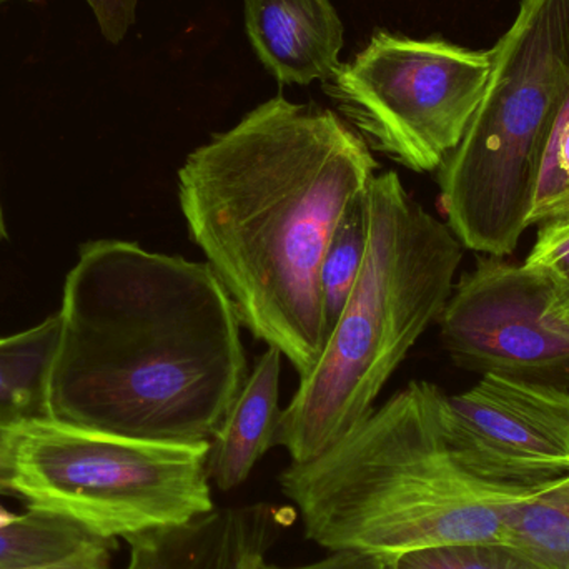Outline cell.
<instances>
[{"label":"cell","instance_id":"7a4b0ae2","mask_svg":"<svg viewBox=\"0 0 569 569\" xmlns=\"http://www.w3.org/2000/svg\"><path fill=\"white\" fill-rule=\"evenodd\" d=\"M59 317L49 411L60 423L203 443L249 377L242 321L206 262L126 240L86 243Z\"/></svg>","mask_w":569,"mask_h":569},{"label":"cell","instance_id":"ba28073f","mask_svg":"<svg viewBox=\"0 0 569 569\" xmlns=\"http://www.w3.org/2000/svg\"><path fill=\"white\" fill-rule=\"evenodd\" d=\"M438 321L445 348L467 370L525 378L569 367V318L557 282L530 263L478 260Z\"/></svg>","mask_w":569,"mask_h":569},{"label":"cell","instance_id":"7402d4cb","mask_svg":"<svg viewBox=\"0 0 569 569\" xmlns=\"http://www.w3.org/2000/svg\"><path fill=\"white\" fill-rule=\"evenodd\" d=\"M557 300L558 305H560L561 311L569 318V282H563V280H557Z\"/></svg>","mask_w":569,"mask_h":569},{"label":"cell","instance_id":"3957f363","mask_svg":"<svg viewBox=\"0 0 569 569\" xmlns=\"http://www.w3.org/2000/svg\"><path fill=\"white\" fill-rule=\"evenodd\" d=\"M443 395L430 381H411L330 450L284 468L280 488L307 540L387 563L503 541L508 510L535 487L490 483L461 463L441 425Z\"/></svg>","mask_w":569,"mask_h":569},{"label":"cell","instance_id":"5b68a950","mask_svg":"<svg viewBox=\"0 0 569 569\" xmlns=\"http://www.w3.org/2000/svg\"><path fill=\"white\" fill-rule=\"evenodd\" d=\"M490 53L483 99L438 183L461 246L501 259L530 227L545 153L569 103V0H521Z\"/></svg>","mask_w":569,"mask_h":569},{"label":"cell","instance_id":"ffe728a7","mask_svg":"<svg viewBox=\"0 0 569 569\" xmlns=\"http://www.w3.org/2000/svg\"><path fill=\"white\" fill-rule=\"evenodd\" d=\"M387 561L371 555L357 553V551H333L330 557L317 563L305 567L284 568L279 565L267 563L266 560L257 569H387Z\"/></svg>","mask_w":569,"mask_h":569},{"label":"cell","instance_id":"d4e9b609","mask_svg":"<svg viewBox=\"0 0 569 569\" xmlns=\"http://www.w3.org/2000/svg\"><path fill=\"white\" fill-rule=\"evenodd\" d=\"M387 569H407V568L400 567V565H398V563H388Z\"/></svg>","mask_w":569,"mask_h":569},{"label":"cell","instance_id":"277c9868","mask_svg":"<svg viewBox=\"0 0 569 569\" xmlns=\"http://www.w3.org/2000/svg\"><path fill=\"white\" fill-rule=\"evenodd\" d=\"M363 266L317 367L280 417L276 445L291 463L330 450L373 411L388 378L440 318L463 246L405 190L397 172L367 187Z\"/></svg>","mask_w":569,"mask_h":569},{"label":"cell","instance_id":"9c48e42d","mask_svg":"<svg viewBox=\"0 0 569 569\" xmlns=\"http://www.w3.org/2000/svg\"><path fill=\"white\" fill-rule=\"evenodd\" d=\"M445 437L477 477L538 487L569 473V391L528 378L485 373L465 393L443 395Z\"/></svg>","mask_w":569,"mask_h":569},{"label":"cell","instance_id":"30bf717a","mask_svg":"<svg viewBox=\"0 0 569 569\" xmlns=\"http://www.w3.org/2000/svg\"><path fill=\"white\" fill-rule=\"evenodd\" d=\"M293 518L291 508L270 503L220 508L129 538L126 569H257Z\"/></svg>","mask_w":569,"mask_h":569},{"label":"cell","instance_id":"603a6c76","mask_svg":"<svg viewBox=\"0 0 569 569\" xmlns=\"http://www.w3.org/2000/svg\"><path fill=\"white\" fill-rule=\"evenodd\" d=\"M17 515L9 513L6 508L0 507V528L7 527L16 520Z\"/></svg>","mask_w":569,"mask_h":569},{"label":"cell","instance_id":"e0dca14e","mask_svg":"<svg viewBox=\"0 0 569 569\" xmlns=\"http://www.w3.org/2000/svg\"><path fill=\"white\" fill-rule=\"evenodd\" d=\"M407 569H548L510 545H453L431 548L393 561Z\"/></svg>","mask_w":569,"mask_h":569},{"label":"cell","instance_id":"6da1fadb","mask_svg":"<svg viewBox=\"0 0 569 569\" xmlns=\"http://www.w3.org/2000/svg\"><path fill=\"white\" fill-rule=\"evenodd\" d=\"M378 162L330 109L282 93L189 153L180 209L243 327L305 378L328 330L321 266L335 229Z\"/></svg>","mask_w":569,"mask_h":569},{"label":"cell","instance_id":"44dd1931","mask_svg":"<svg viewBox=\"0 0 569 569\" xmlns=\"http://www.w3.org/2000/svg\"><path fill=\"white\" fill-rule=\"evenodd\" d=\"M113 550H116V543L106 545V547L89 551V553L82 555V557L76 558V560L66 561V563L57 565V567L43 569H113Z\"/></svg>","mask_w":569,"mask_h":569},{"label":"cell","instance_id":"d6986e66","mask_svg":"<svg viewBox=\"0 0 569 569\" xmlns=\"http://www.w3.org/2000/svg\"><path fill=\"white\" fill-rule=\"evenodd\" d=\"M86 3L107 42H122L136 23L139 0H86Z\"/></svg>","mask_w":569,"mask_h":569},{"label":"cell","instance_id":"2e32d148","mask_svg":"<svg viewBox=\"0 0 569 569\" xmlns=\"http://www.w3.org/2000/svg\"><path fill=\"white\" fill-rule=\"evenodd\" d=\"M365 196L355 200L341 217L321 266V293L328 330L340 317L363 266L368 243V216Z\"/></svg>","mask_w":569,"mask_h":569},{"label":"cell","instance_id":"7c38bea8","mask_svg":"<svg viewBox=\"0 0 569 569\" xmlns=\"http://www.w3.org/2000/svg\"><path fill=\"white\" fill-rule=\"evenodd\" d=\"M282 357L277 348H269L259 358L210 440L207 471L210 483L220 491H232L246 483L260 458L276 445L282 417L279 405Z\"/></svg>","mask_w":569,"mask_h":569},{"label":"cell","instance_id":"52a82bcc","mask_svg":"<svg viewBox=\"0 0 569 569\" xmlns=\"http://www.w3.org/2000/svg\"><path fill=\"white\" fill-rule=\"evenodd\" d=\"M490 73V50L377 30L327 92L371 150L433 172L460 146Z\"/></svg>","mask_w":569,"mask_h":569},{"label":"cell","instance_id":"ac0fdd59","mask_svg":"<svg viewBox=\"0 0 569 569\" xmlns=\"http://www.w3.org/2000/svg\"><path fill=\"white\" fill-rule=\"evenodd\" d=\"M525 262L569 282V219L541 226L535 249Z\"/></svg>","mask_w":569,"mask_h":569},{"label":"cell","instance_id":"4fadbf2b","mask_svg":"<svg viewBox=\"0 0 569 569\" xmlns=\"http://www.w3.org/2000/svg\"><path fill=\"white\" fill-rule=\"evenodd\" d=\"M60 335L59 313L0 338V495L10 490V450L23 425L50 418L49 378Z\"/></svg>","mask_w":569,"mask_h":569},{"label":"cell","instance_id":"8992f818","mask_svg":"<svg viewBox=\"0 0 569 569\" xmlns=\"http://www.w3.org/2000/svg\"><path fill=\"white\" fill-rule=\"evenodd\" d=\"M210 441L157 443L52 418L23 425L10 450V490L107 540L182 527L216 510Z\"/></svg>","mask_w":569,"mask_h":569},{"label":"cell","instance_id":"8fae6325","mask_svg":"<svg viewBox=\"0 0 569 569\" xmlns=\"http://www.w3.org/2000/svg\"><path fill=\"white\" fill-rule=\"evenodd\" d=\"M250 46L282 86L330 80L340 69L345 27L331 0H246Z\"/></svg>","mask_w":569,"mask_h":569},{"label":"cell","instance_id":"cb8c5ba5","mask_svg":"<svg viewBox=\"0 0 569 569\" xmlns=\"http://www.w3.org/2000/svg\"><path fill=\"white\" fill-rule=\"evenodd\" d=\"M7 2V0H0V3ZM7 229H6V220H3L2 209H0V240L6 239Z\"/></svg>","mask_w":569,"mask_h":569},{"label":"cell","instance_id":"9a60e30c","mask_svg":"<svg viewBox=\"0 0 569 569\" xmlns=\"http://www.w3.org/2000/svg\"><path fill=\"white\" fill-rule=\"evenodd\" d=\"M501 543L548 569H569V473L531 488L511 505Z\"/></svg>","mask_w":569,"mask_h":569},{"label":"cell","instance_id":"5bb4252c","mask_svg":"<svg viewBox=\"0 0 569 569\" xmlns=\"http://www.w3.org/2000/svg\"><path fill=\"white\" fill-rule=\"evenodd\" d=\"M113 543L72 518L29 507L0 528V569L52 568Z\"/></svg>","mask_w":569,"mask_h":569}]
</instances>
